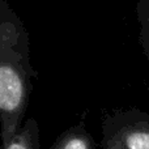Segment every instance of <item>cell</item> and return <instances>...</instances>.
<instances>
[{"instance_id": "6da1fadb", "label": "cell", "mask_w": 149, "mask_h": 149, "mask_svg": "<svg viewBox=\"0 0 149 149\" xmlns=\"http://www.w3.org/2000/svg\"><path fill=\"white\" fill-rule=\"evenodd\" d=\"M38 72L31 64L30 38L21 24L0 31V123L1 141L7 144L22 127L33 81Z\"/></svg>"}, {"instance_id": "7a4b0ae2", "label": "cell", "mask_w": 149, "mask_h": 149, "mask_svg": "<svg viewBox=\"0 0 149 149\" xmlns=\"http://www.w3.org/2000/svg\"><path fill=\"white\" fill-rule=\"evenodd\" d=\"M98 149H149V114L126 109L103 115Z\"/></svg>"}, {"instance_id": "3957f363", "label": "cell", "mask_w": 149, "mask_h": 149, "mask_svg": "<svg viewBox=\"0 0 149 149\" xmlns=\"http://www.w3.org/2000/svg\"><path fill=\"white\" fill-rule=\"evenodd\" d=\"M50 149H98L82 122L64 131Z\"/></svg>"}, {"instance_id": "277c9868", "label": "cell", "mask_w": 149, "mask_h": 149, "mask_svg": "<svg viewBox=\"0 0 149 149\" xmlns=\"http://www.w3.org/2000/svg\"><path fill=\"white\" fill-rule=\"evenodd\" d=\"M39 127L36 119L30 118L22 124L15 137L3 145V149H38Z\"/></svg>"}, {"instance_id": "5b68a950", "label": "cell", "mask_w": 149, "mask_h": 149, "mask_svg": "<svg viewBox=\"0 0 149 149\" xmlns=\"http://www.w3.org/2000/svg\"><path fill=\"white\" fill-rule=\"evenodd\" d=\"M136 20L139 24V42L145 59L149 63V0H139L136 4Z\"/></svg>"}]
</instances>
